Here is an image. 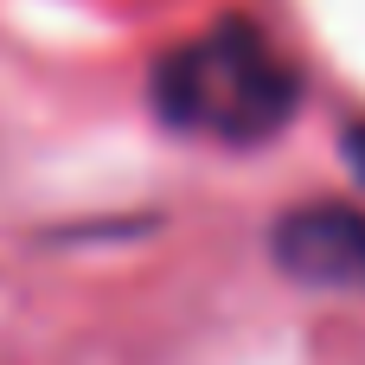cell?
Returning <instances> with one entry per match:
<instances>
[{"instance_id": "cell-1", "label": "cell", "mask_w": 365, "mask_h": 365, "mask_svg": "<svg viewBox=\"0 0 365 365\" xmlns=\"http://www.w3.org/2000/svg\"><path fill=\"white\" fill-rule=\"evenodd\" d=\"M154 109L167 128L257 148L302 109V71L263 38L257 19H218L154 64Z\"/></svg>"}, {"instance_id": "cell-2", "label": "cell", "mask_w": 365, "mask_h": 365, "mask_svg": "<svg viewBox=\"0 0 365 365\" xmlns=\"http://www.w3.org/2000/svg\"><path fill=\"white\" fill-rule=\"evenodd\" d=\"M276 263L302 282H334V289H365V218L340 205H302L276 225L269 237Z\"/></svg>"}, {"instance_id": "cell-3", "label": "cell", "mask_w": 365, "mask_h": 365, "mask_svg": "<svg viewBox=\"0 0 365 365\" xmlns=\"http://www.w3.org/2000/svg\"><path fill=\"white\" fill-rule=\"evenodd\" d=\"M340 148H346V167L359 173V186H365V122H353V128L340 135Z\"/></svg>"}]
</instances>
